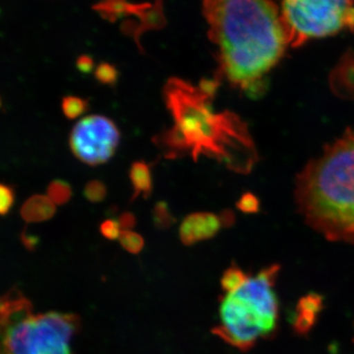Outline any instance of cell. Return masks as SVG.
<instances>
[{
	"label": "cell",
	"instance_id": "obj_25",
	"mask_svg": "<svg viewBox=\"0 0 354 354\" xmlns=\"http://www.w3.org/2000/svg\"><path fill=\"white\" fill-rule=\"evenodd\" d=\"M77 69L83 74L91 73L93 69H94V60L92 57H88V55H82L77 59L76 62Z\"/></svg>",
	"mask_w": 354,
	"mask_h": 354
},
{
	"label": "cell",
	"instance_id": "obj_9",
	"mask_svg": "<svg viewBox=\"0 0 354 354\" xmlns=\"http://www.w3.org/2000/svg\"><path fill=\"white\" fill-rule=\"evenodd\" d=\"M223 220L211 213H194L186 216L181 223L179 235L184 245L207 241L218 234Z\"/></svg>",
	"mask_w": 354,
	"mask_h": 354
},
{
	"label": "cell",
	"instance_id": "obj_4",
	"mask_svg": "<svg viewBox=\"0 0 354 354\" xmlns=\"http://www.w3.org/2000/svg\"><path fill=\"white\" fill-rule=\"evenodd\" d=\"M279 265L262 270L239 290L228 293L221 304V325L212 333L241 351H249L261 337L274 332L279 302L274 286Z\"/></svg>",
	"mask_w": 354,
	"mask_h": 354
},
{
	"label": "cell",
	"instance_id": "obj_27",
	"mask_svg": "<svg viewBox=\"0 0 354 354\" xmlns=\"http://www.w3.org/2000/svg\"><path fill=\"white\" fill-rule=\"evenodd\" d=\"M21 241L28 250L34 251L36 247L39 244V237L35 236V235L28 234L27 232L24 230L21 234Z\"/></svg>",
	"mask_w": 354,
	"mask_h": 354
},
{
	"label": "cell",
	"instance_id": "obj_8",
	"mask_svg": "<svg viewBox=\"0 0 354 354\" xmlns=\"http://www.w3.org/2000/svg\"><path fill=\"white\" fill-rule=\"evenodd\" d=\"M75 314L48 312L36 316V339L39 354H71L70 342L80 330Z\"/></svg>",
	"mask_w": 354,
	"mask_h": 354
},
{
	"label": "cell",
	"instance_id": "obj_19",
	"mask_svg": "<svg viewBox=\"0 0 354 354\" xmlns=\"http://www.w3.org/2000/svg\"><path fill=\"white\" fill-rule=\"evenodd\" d=\"M95 77L102 85L113 87L118 81V70L114 65L104 62L95 69Z\"/></svg>",
	"mask_w": 354,
	"mask_h": 354
},
{
	"label": "cell",
	"instance_id": "obj_7",
	"mask_svg": "<svg viewBox=\"0 0 354 354\" xmlns=\"http://www.w3.org/2000/svg\"><path fill=\"white\" fill-rule=\"evenodd\" d=\"M120 133L106 116L88 115L79 121L70 135V147L77 158L88 165H99L113 158Z\"/></svg>",
	"mask_w": 354,
	"mask_h": 354
},
{
	"label": "cell",
	"instance_id": "obj_24",
	"mask_svg": "<svg viewBox=\"0 0 354 354\" xmlns=\"http://www.w3.org/2000/svg\"><path fill=\"white\" fill-rule=\"evenodd\" d=\"M237 207L245 213H255L259 209V203L252 194H245L242 196Z\"/></svg>",
	"mask_w": 354,
	"mask_h": 354
},
{
	"label": "cell",
	"instance_id": "obj_5",
	"mask_svg": "<svg viewBox=\"0 0 354 354\" xmlns=\"http://www.w3.org/2000/svg\"><path fill=\"white\" fill-rule=\"evenodd\" d=\"M279 3L292 48L344 30L354 32V0H279Z\"/></svg>",
	"mask_w": 354,
	"mask_h": 354
},
{
	"label": "cell",
	"instance_id": "obj_18",
	"mask_svg": "<svg viewBox=\"0 0 354 354\" xmlns=\"http://www.w3.org/2000/svg\"><path fill=\"white\" fill-rule=\"evenodd\" d=\"M121 246L131 254H139L144 247V239L141 235L130 230H122L120 236Z\"/></svg>",
	"mask_w": 354,
	"mask_h": 354
},
{
	"label": "cell",
	"instance_id": "obj_20",
	"mask_svg": "<svg viewBox=\"0 0 354 354\" xmlns=\"http://www.w3.org/2000/svg\"><path fill=\"white\" fill-rule=\"evenodd\" d=\"M106 185L100 180H92L86 184L84 188V196L88 201L92 203H100L104 201L106 197Z\"/></svg>",
	"mask_w": 354,
	"mask_h": 354
},
{
	"label": "cell",
	"instance_id": "obj_21",
	"mask_svg": "<svg viewBox=\"0 0 354 354\" xmlns=\"http://www.w3.org/2000/svg\"><path fill=\"white\" fill-rule=\"evenodd\" d=\"M317 315L308 312H297L293 327L299 335H307L316 323Z\"/></svg>",
	"mask_w": 354,
	"mask_h": 354
},
{
	"label": "cell",
	"instance_id": "obj_23",
	"mask_svg": "<svg viewBox=\"0 0 354 354\" xmlns=\"http://www.w3.org/2000/svg\"><path fill=\"white\" fill-rule=\"evenodd\" d=\"M100 230H101V234L109 241L120 239L121 232H122V230H120L118 221L111 220H111L104 221L102 223Z\"/></svg>",
	"mask_w": 354,
	"mask_h": 354
},
{
	"label": "cell",
	"instance_id": "obj_17",
	"mask_svg": "<svg viewBox=\"0 0 354 354\" xmlns=\"http://www.w3.org/2000/svg\"><path fill=\"white\" fill-rule=\"evenodd\" d=\"M322 295L318 293L311 292L305 297L300 298L297 304V312H308V313L317 314L322 311L323 304Z\"/></svg>",
	"mask_w": 354,
	"mask_h": 354
},
{
	"label": "cell",
	"instance_id": "obj_12",
	"mask_svg": "<svg viewBox=\"0 0 354 354\" xmlns=\"http://www.w3.org/2000/svg\"><path fill=\"white\" fill-rule=\"evenodd\" d=\"M333 79L337 80V90L342 92L344 86H354V51L351 50L342 58L341 62L333 73Z\"/></svg>",
	"mask_w": 354,
	"mask_h": 354
},
{
	"label": "cell",
	"instance_id": "obj_3",
	"mask_svg": "<svg viewBox=\"0 0 354 354\" xmlns=\"http://www.w3.org/2000/svg\"><path fill=\"white\" fill-rule=\"evenodd\" d=\"M165 106L174 118V127L158 135L153 142L165 157L200 155L230 162L235 143L248 144L239 118L230 113H215L212 97L183 79L171 78L164 90Z\"/></svg>",
	"mask_w": 354,
	"mask_h": 354
},
{
	"label": "cell",
	"instance_id": "obj_10",
	"mask_svg": "<svg viewBox=\"0 0 354 354\" xmlns=\"http://www.w3.org/2000/svg\"><path fill=\"white\" fill-rule=\"evenodd\" d=\"M55 204L48 196L35 195L29 198L21 208V216L27 223H41L55 216Z\"/></svg>",
	"mask_w": 354,
	"mask_h": 354
},
{
	"label": "cell",
	"instance_id": "obj_26",
	"mask_svg": "<svg viewBox=\"0 0 354 354\" xmlns=\"http://www.w3.org/2000/svg\"><path fill=\"white\" fill-rule=\"evenodd\" d=\"M118 223H120L121 230H130L136 225V218L132 213L125 212L120 216Z\"/></svg>",
	"mask_w": 354,
	"mask_h": 354
},
{
	"label": "cell",
	"instance_id": "obj_16",
	"mask_svg": "<svg viewBox=\"0 0 354 354\" xmlns=\"http://www.w3.org/2000/svg\"><path fill=\"white\" fill-rule=\"evenodd\" d=\"M48 196L57 205H64L72 196V188L66 181L53 180L48 187Z\"/></svg>",
	"mask_w": 354,
	"mask_h": 354
},
{
	"label": "cell",
	"instance_id": "obj_14",
	"mask_svg": "<svg viewBox=\"0 0 354 354\" xmlns=\"http://www.w3.org/2000/svg\"><path fill=\"white\" fill-rule=\"evenodd\" d=\"M153 223L157 230H167L176 223V218L172 216L167 202L160 201L153 209Z\"/></svg>",
	"mask_w": 354,
	"mask_h": 354
},
{
	"label": "cell",
	"instance_id": "obj_6",
	"mask_svg": "<svg viewBox=\"0 0 354 354\" xmlns=\"http://www.w3.org/2000/svg\"><path fill=\"white\" fill-rule=\"evenodd\" d=\"M1 354H39L30 300L13 288L1 298Z\"/></svg>",
	"mask_w": 354,
	"mask_h": 354
},
{
	"label": "cell",
	"instance_id": "obj_1",
	"mask_svg": "<svg viewBox=\"0 0 354 354\" xmlns=\"http://www.w3.org/2000/svg\"><path fill=\"white\" fill-rule=\"evenodd\" d=\"M209 37L218 48L220 73L235 87L252 88L285 55L288 32L272 0H203Z\"/></svg>",
	"mask_w": 354,
	"mask_h": 354
},
{
	"label": "cell",
	"instance_id": "obj_13",
	"mask_svg": "<svg viewBox=\"0 0 354 354\" xmlns=\"http://www.w3.org/2000/svg\"><path fill=\"white\" fill-rule=\"evenodd\" d=\"M245 272L236 266H232L223 272L221 279V288L227 293H232L241 288L248 281Z\"/></svg>",
	"mask_w": 354,
	"mask_h": 354
},
{
	"label": "cell",
	"instance_id": "obj_2",
	"mask_svg": "<svg viewBox=\"0 0 354 354\" xmlns=\"http://www.w3.org/2000/svg\"><path fill=\"white\" fill-rule=\"evenodd\" d=\"M295 196L310 227L329 241L354 244V131L304 167Z\"/></svg>",
	"mask_w": 354,
	"mask_h": 354
},
{
	"label": "cell",
	"instance_id": "obj_15",
	"mask_svg": "<svg viewBox=\"0 0 354 354\" xmlns=\"http://www.w3.org/2000/svg\"><path fill=\"white\" fill-rule=\"evenodd\" d=\"M88 102L87 100H84L82 97L68 95L62 100V111L68 120H75L88 111Z\"/></svg>",
	"mask_w": 354,
	"mask_h": 354
},
{
	"label": "cell",
	"instance_id": "obj_22",
	"mask_svg": "<svg viewBox=\"0 0 354 354\" xmlns=\"http://www.w3.org/2000/svg\"><path fill=\"white\" fill-rule=\"evenodd\" d=\"M15 202V190L12 186L2 183L0 186V213L6 216L12 209Z\"/></svg>",
	"mask_w": 354,
	"mask_h": 354
},
{
	"label": "cell",
	"instance_id": "obj_11",
	"mask_svg": "<svg viewBox=\"0 0 354 354\" xmlns=\"http://www.w3.org/2000/svg\"><path fill=\"white\" fill-rule=\"evenodd\" d=\"M129 178L133 187L131 201H134L141 195L145 199L151 196L153 191V179L150 165L144 160L135 162L130 167Z\"/></svg>",
	"mask_w": 354,
	"mask_h": 354
}]
</instances>
